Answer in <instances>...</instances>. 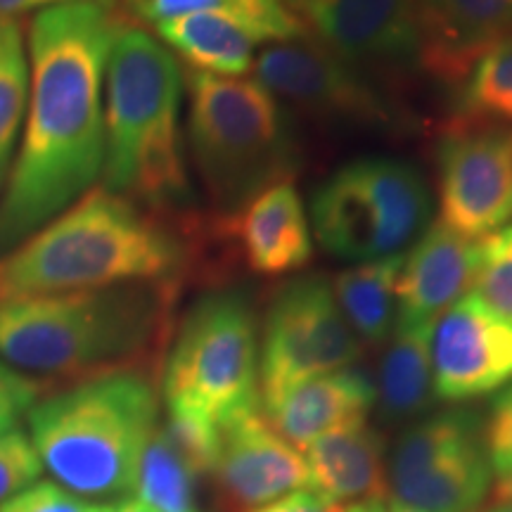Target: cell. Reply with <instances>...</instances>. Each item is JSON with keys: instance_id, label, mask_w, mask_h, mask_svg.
Returning <instances> with one entry per match:
<instances>
[{"instance_id": "1", "label": "cell", "mask_w": 512, "mask_h": 512, "mask_svg": "<svg viewBox=\"0 0 512 512\" xmlns=\"http://www.w3.org/2000/svg\"><path fill=\"white\" fill-rule=\"evenodd\" d=\"M121 24L112 5L93 0L50 5L31 19L27 121L0 195V256L81 200L102 174V91Z\"/></svg>"}, {"instance_id": "2", "label": "cell", "mask_w": 512, "mask_h": 512, "mask_svg": "<svg viewBox=\"0 0 512 512\" xmlns=\"http://www.w3.org/2000/svg\"><path fill=\"white\" fill-rule=\"evenodd\" d=\"M192 261L190 230L98 188L0 256V299L181 283Z\"/></svg>"}, {"instance_id": "3", "label": "cell", "mask_w": 512, "mask_h": 512, "mask_svg": "<svg viewBox=\"0 0 512 512\" xmlns=\"http://www.w3.org/2000/svg\"><path fill=\"white\" fill-rule=\"evenodd\" d=\"M178 283L0 299V358L41 377H86L138 368L171 323Z\"/></svg>"}, {"instance_id": "4", "label": "cell", "mask_w": 512, "mask_h": 512, "mask_svg": "<svg viewBox=\"0 0 512 512\" xmlns=\"http://www.w3.org/2000/svg\"><path fill=\"white\" fill-rule=\"evenodd\" d=\"M185 74L150 31L121 24L105 69L102 188L171 216L192 202L181 145Z\"/></svg>"}, {"instance_id": "5", "label": "cell", "mask_w": 512, "mask_h": 512, "mask_svg": "<svg viewBox=\"0 0 512 512\" xmlns=\"http://www.w3.org/2000/svg\"><path fill=\"white\" fill-rule=\"evenodd\" d=\"M27 422L53 482L86 501H119L159 425V392L145 370H112L38 399Z\"/></svg>"}, {"instance_id": "6", "label": "cell", "mask_w": 512, "mask_h": 512, "mask_svg": "<svg viewBox=\"0 0 512 512\" xmlns=\"http://www.w3.org/2000/svg\"><path fill=\"white\" fill-rule=\"evenodd\" d=\"M185 86L190 152L216 214L294 183L304 164L294 119L259 81L188 72Z\"/></svg>"}, {"instance_id": "7", "label": "cell", "mask_w": 512, "mask_h": 512, "mask_svg": "<svg viewBox=\"0 0 512 512\" xmlns=\"http://www.w3.org/2000/svg\"><path fill=\"white\" fill-rule=\"evenodd\" d=\"M164 408L211 425L259 401V325L247 292L202 294L178 325L164 366Z\"/></svg>"}, {"instance_id": "8", "label": "cell", "mask_w": 512, "mask_h": 512, "mask_svg": "<svg viewBox=\"0 0 512 512\" xmlns=\"http://www.w3.org/2000/svg\"><path fill=\"white\" fill-rule=\"evenodd\" d=\"M430 214V188L418 166L384 155L339 166L309 204L318 245L354 264L399 256L425 233Z\"/></svg>"}, {"instance_id": "9", "label": "cell", "mask_w": 512, "mask_h": 512, "mask_svg": "<svg viewBox=\"0 0 512 512\" xmlns=\"http://www.w3.org/2000/svg\"><path fill=\"white\" fill-rule=\"evenodd\" d=\"M256 81L290 112L344 136H396L408 131L399 98L366 79L316 38L271 43L254 60Z\"/></svg>"}, {"instance_id": "10", "label": "cell", "mask_w": 512, "mask_h": 512, "mask_svg": "<svg viewBox=\"0 0 512 512\" xmlns=\"http://www.w3.org/2000/svg\"><path fill=\"white\" fill-rule=\"evenodd\" d=\"M361 354V339L339 311L330 280L325 275L287 280L273 294L261 328V411L311 377L351 368Z\"/></svg>"}, {"instance_id": "11", "label": "cell", "mask_w": 512, "mask_h": 512, "mask_svg": "<svg viewBox=\"0 0 512 512\" xmlns=\"http://www.w3.org/2000/svg\"><path fill=\"white\" fill-rule=\"evenodd\" d=\"M434 162L441 226L479 242L512 221V128L448 121Z\"/></svg>"}, {"instance_id": "12", "label": "cell", "mask_w": 512, "mask_h": 512, "mask_svg": "<svg viewBox=\"0 0 512 512\" xmlns=\"http://www.w3.org/2000/svg\"><path fill=\"white\" fill-rule=\"evenodd\" d=\"M304 15L320 46L394 98L422 76L415 0H306Z\"/></svg>"}, {"instance_id": "13", "label": "cell", "mask_w": 512, "mask_h": 512, "mask_svg": "<svg viewBox=\"0 0 512 512\" xmlns=\"http://www.w3.org/2000/svg\"><path fill=\"white\" fill-rule=\"evenodd\" d=\"M434 396L467 403L512 382V318L467 292L432 323Z\"/></svg>"}, {"instance_id": "14", "label": "cell", "mask_w": 512, "mask_h": 512, "mask_svg": "<svg viewBox=\"0 0 512 512\" xmlns=\"http://www.w3.org/2000/svg\"><path fill=\"white\" fill-rule=\"evenodd\" d=\"M211 479L228 512H249L292 491L313 489L302 451L273 430L261 406L223 422Z\"/></svg>"}, {"instance_id": "15", "label": "cell", "mask_w": 512, "mask_h": 512, "mask_svg": "<svg viewBox=\"0 0 512 512\" xmlns=\"http://www.w3.org/2000/svg\"><path fill=\"white\" fill-rule=\"evenodd\" d=\"M200 238L259 278L302 271L313 256L311 221L294 183L273 185L233 214H216Z\"/></svg>"}, {"instance_id": "16", "label": "cell", "mask_w": 512, "mask_h": 512, "mask_svg": "<svg viewBox=\"0 0 512 512\" xmlns=\"http://www.w3.org/2000/svg\"><path fill=\"white\" fill-rule=\"evenodd\" d=\"M422 76L458 88L491 48L512 38V0H415Z\"/></svg>"}, {"instance_id": "17", "label": "cell", "mask_w": 512, "mask_h": 512, "mask_svg": "<svg viewBox=\"0 0 512 512\" xmlns=\"http://www.w3.org/2000/svg\"><path fill=\"white\" fill-rule=\"evenodd\" d=\"M479 264V242L441 226L427 228L403 256L396 283V323L432 325L470 292Z\"/></svg>"}, {"instance_id": "18", "label": "cell", "mask_w": 512, "mask_h": 512, "mask_svg": "<svg viewBox=\"0 0 512 512\" xmlns=\"http://www.w3.org/2000/svg\"><path fill=\"white\" fill-rule=\"evenodd\" d=\"M375 399V382L351 366L297 384L264 415L280 437L304 451L325 434L366 422Z\"/></svg>"}, {"instance_id": "19", "label": "cell", "mask_w": 512, "mask_h": 512, "mask_svg": "<svg viewBox=\"0 0 512 512\" xmlns=\"http://www.w3.org/2000/svg\"><path fill=\"white\" fill-rule=\"evenodd\" d=\"M311 486L335 503L384 501L389 496L387 451L380 430L358 422L304 448Z\"/></svg>"}, {"instance_id": "20", "label": "cell", "mask_w": 512, "mask_h": 512, "mask_svg": "<svg viewBox=\"0 0 512 512\" xmlns=\"http://www.w3.org/2000/svg\"><path fill=\"white\" fill-rule=\"evenodd\" d=\"M157 38L181 55L192 72L240 79L254 67L256 48L278 43L259 24L230 12H197L155 24Z\"/></svg>"}, {"instance_id": "21", "label": "cell", "mask_w": 512, "mask_h": 512, "mask_svg": "<svg viewBox=\"0 0 512 512\" xmlns=\"http://www.w3.org/2000/svg\"><path fill=\"white\" fill-rule=\"evenodd\" d=\"M432 325L396 323L384 342L375 403L387 422L418 420L437 403L430 354Z\"/></svg>"}, {"instance_id": "22", "label": "cell", "mask_w": 512, "mask_h": 512, "mask_svg": "<svg viewBox=\"0 0 512 512\" xmlns=\"http://www.w3.org/2000/svg\"><path fill=\"white\" fill-rule=\"evenodd\" d=\"M484 441L470 444L418 475L389 486V498L427 512H479L494 491Z\"/></svg>"}, {"instance_id": "23", "label": "cell", "mask_w": 512, "mask_h": 512, "mask_svg": "<svg viewBox=\"0 0 512 512\" xmlns=\"http://www.w3.org/2000/svg\"><path fill=\"white\" fill-rule=\"evenodd\" d=\"M403 264V254L380 261L356 264L337 273L332 280L339 311L349 328L366 347H382L396 325V283Z\"/></svg>"}, {"instance_id": "24", "label": "cell", "mask_w": 512, "mask_h": 512, "mask_svg": "<svg viewBox=\"0 0 512 512\" xmlns=\"http://www.w3.org/2000/svg\"><path fill=\"white\" fill-rule=\"evenodd\" d=\"M484 415L472 408H448L422 415L401 434L389 456V486L418 475L460 448L482 441Z\"/></svg>"}, {"instance_id": "25", "label": "cell", "mask_w": 512, "mask_h": 512, "mask_svg": "<svg viewBox=\"0 0 512 512\" xmlns=\"http://www.w3.org/2000/svg\"><path fill=\"white\" fill-rule=\"evenodd\" d=\"M197 479V470L159 420L140 456L133 494L155 512H202Z\"/></svg>"}, {"instance_id": "26", "label": "cell", "mask_w": 512, "mask_h": 512, "mask_svg": "<svg viewBox=\"0 0 512 512\" xmlns=\"http://www.w3.org/2000/svg\"><path fill=\"white\" fill-rule=\"evenodd\" d=\"M451 121L512 128V38L475 62L456 88Z\"/></svg>"}, {"instance_id": "27", "label": "cell", "mask_w": 512, "mask_h": 512, "mask_svg": "<svg viewBox=\"0 0 512 512\" xmlns=\"http://www.w3.org/2000/svg\"><path fill=\"white\" fill-rule=\"evenodd\" d=\"M27 98L29 64L22 29L12 17H0V195L12 169Z\"/></svg>"}, {"instance_id": "28", "label": "cell", "mask_w": 512, "mask_h": 512, "mask_svg": "<svg viewBox=\"0 0 512 512\" xmlns=\"http://www.w3.org/2000/svg\"><path fill=\"white\" fill-rule=\"evenodd\" d=\"M197 12L240 15L271 31L278 43L306 36L302 19L292 15L280 0H145L133 15L155 27V24L166 22V19L197 15Z\"/></svg>"}, {"instance_id": "29", "label": "cell", "mask_w": 512, "mask_h": 512, "mask_svg": "<svg viewBox=\"0 0 512 512\" xmlns=\"http://www.w3.org/2000/svg\"><path fill=\"white\" fill-rule=\"evenodd\" d=\"M470 294L512 318V221L479 242V264Z\"/></svg>"}, {"instance_id": "30", "label": "cell", "mask_w": 512, "mask_h": 512, "mask_svg": "<svg viewBox=\"0 0 512 512\" xmlns=\"http://www.w3.org/2000/svg\"><path fill=\"white\" fill-rule=\"evenodd\" d=\"M43 465L29 434L19 427L0 434V503L10 501L19 491L36 484Z\"/></svg>"}, {"instance_id": "31", "label": "cell", "mask_w": 512, "mask_h": 512, "mask_svg": "<svg viewBox=\"0 0 512 512\" xmlns=\"http://www.w3.org/2000/svg\"><path fill=\"white\" fill-rule=\"evenodd\" d=\"M482 441L496 479L512 475V382L503 387L484 415Z\"/></svg>"}, {"instance_id": "32", "label": "cell", "mask_w": 512, "mask_h": 512, "mask_svg": "<svg viewBox=\"0 0 512 512\" xmlns=\"http://www.w3.org/2000/svg\"><path fill=\"white\" fill-rule=\"evenodd\" d=\"M98 503L72 494L57 482H36L0 503V512H95Z\"/></svg>"}, {"instance_id": "33", "label": "cell", "mask_w": 512, "mask_h": 512, "mask_svg": "<svg viewBox=\"0 0 512 512\" xmlns=\"http://www.w3.org/2000/svg\"><path fill=\"white\" fill-rule=\"evenodd\" d=\"M41 389V382L0 361V434L15 430L22 415L38 401Z\"/></svg>"}, {"instance_id": "34", "label": "cell", "mask_w": 512, "mask_h": 512, "mask_svg": "<svg viewBox=\"0 0 512 512\" xmlns=\"http://www.w3.org/2000/svg\"><path fill=\"white\" fill-rule=\"evenodd\" d=\"M249 512H344V505L330 501L316 489H299Z\"/></svg>"}, {"instance_id": "35", "label": "cell", "mask_w": 512, "mask_h": 512, "mask_svg": "<svg viewBox=\"0 0 512 512\" xmlns=\"http://www.w3.org/2000/svg\"><path fill=\"white\" fill-rule=\"evenodd\" d=\"M62 3H79V0H0V17H12L22 15V12L38 10V8H50V5H62ZM93 3L112 5L114 0H93Z\"/></svg>"}, {"instance_id": "36", "label": "cell", "mask_w": 512, "mask_h": 512, "mask_svg": "<svg viewBox=\"0 0 512 512\" xmlns=\"http://www.w3.org/2000/svg\"><path fill=\"white\" fill-rule=\"evenodd\" d=\"M95 512H155V510L147 508V505L140 503L138 498H119V501L98 503Z\"/></svg>"}, {"instance_id": "37", "label": "cell", "mask_w": 512, "mask_h": 512, "mask_svg": "<svg viewBox=\"0 0 512 512\" xmlns=\"http://www.w3.org/2000/svg\"><path fill=\"white\" fill-rule=\"evenodd\" d=\"M512 501V475L498 479L494 486V503H508Z\"/></svg>"}, {"instance_id": "38", "label": "cell", "mask_w": 512, "mask_h": 512, "mask_svg": "<svg viewBox=\"0 0 512 512\" xmlns=\"http://www.w3.org/2000/svg\"><path fill=\"white\" fill-rule=\"evenodd\" d=\"M384 512H427L420 508H413V505H406L401 501H394V498H384Z\"/></svg>"}, {"instance_id": "39", "label": "cell", "mask_w": 512, "mask_h": 512, "mask_svg": "<svg viewBox=\"0 0 512 512\" xmlns=\"http://www.w3.org/2000/svg\"><path fill=\"white\" fill-rule=\"evenodd\" d=\"M380 501H363V503H351L344 508V512H375V505Z\"/></svg>"}, {"instance_id": "40", "label": "cell", "mask_w": 512, "mask_h": 512, "mask_svg": "<svg viewBox=\"0 0 512 512\" xmlns=\"http://www.w3.org/2000/svg\"><path fill=\"white\" fill-rule=\"evenodd\" d=\"M280 3H283L285 8L292 12V15H299V12H302V15H304L306 0H280Z\"/></svg>"}, {"instance_id": "41", "label": "cell", "mask_w": 512, "mask_h": 512, "mask_svg": "<svg viewBox=\"0 0 512 512\" xmlns=\"http://www.w3.org/2000/svg\"><path fill=\"white\" fill-rule=\"evenodd\" d=\"M484 512H512V501H508V503H494L489 510H484Z\"/></svg>"}, {"instance_id": "42", "label": "cell", "mask_w": 512, "mask_h": 512, "mask_svg": "<svg viewBox=\"0 0 512 512\" xmlns=\"http://www.w3.org/2000/svg\"><path fill=\"white\" fill-rule=\"evenodd\" d=\"M124 3L128 5V10H131V12H136V10L140 8V5L145 3V0H124Z\"/></svg>"}, {"instance_id": "43", "label": "cell", "mask_w": 512, "mask_h": 512, "mask_svg": "<svg viewBox=\"0 0 512 512\" xmlns=\"http://www.w3.org/2000/svg\"><path fill=\"white\" fill-rule=\"evenodd\" d=\"M375 512H384V501H380L375 505Z\"/></svg>"}]
</instances>
